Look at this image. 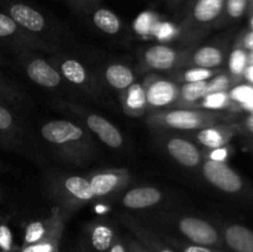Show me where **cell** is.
I'll list each match as a JSON object with an SVG mask.
<instances>
[{
    "instance_id": "cell-17",
    "label": "cell",
    "mask_w": 253,
    "mask_h": 252,
    "mask_svg": "<svg viewBox=\"0 0 253 252\" xmlns=\"http://www.w3.org/2000/svg\"><path fill=\"white\" fill-rule=\"evenodd\" d=\"M193 61L200 68L210 69L219 66L222 62V53L216 47L205 46L195 52Z\"/></svg>"
},
{
    "instance_id": "cell-22",
    "label": "cell",
    "mask_w": 253,
    "mask_h": 252,
    "mask_svg": "<svg viewBox=\"0 0 253 252\" xmlns=\"http://www.w3.org/2000/svg\"><path fill=\"white\" fill-rule=\"evenodd\" d=\"M47 234V229L46 225L43 224L42 221H34L30 222L27 225L26 230H25V236H24V241L25 245H32V244H37V242L42 241L44 240Z\"/></svg>"
},
{
    "instance_id": "cell-12",
    "label": "cell",
    "mask_w": 253,
    "mask_h": 252,
    "mask_svg": "<svg viewBox=\"0 0 253 252\" xmlns=\"http://www.w3.org/2000/svg\"><path fill=\"white\" fill-rule=\"evenodd\" d=\"M177 95L175 86L169 82L158 81L153 83L146 93L148 104L153 106H165L172 103Z\"/></svg>"
},
{
    "instance_id": "cell-20",
    "label": "cell",
    "mask_w": 253,
    "mask_h": 252,
    "mask_svg": "<svg viewBox=\"0 0 253 252\" xmlns=\"http://www.w3.org/2000/svg\"><path fill=\"white\" fill-rule=\"evenodd\" d=\"M61 71L64 78L74 84L85 83L86 77H88L85 68L76 59H67V61H64L61 66Z\"/></svg>"
},
{
    "instance_id": "cell-27",
    "label": "cell",
    "mask_w": 253,
    "mask_h": 252,
    "mask_svg": "<svg viewBox=\"0 0 253 252\" xmlns=\"http://www.w3.org/2000/svg\"><path fill=\"white\" fill-rule=\"evenodd\" d=\"M0 251H14V237L11 230L6 224H0Z\"/></svg>"
},
{
    "instance_id": "cell-40",
    "label": "cell",
    "mask_w": 253,
    "mask_h": 252,
    "mask_svg": "<svg viewBox=\"0 0 253 252\" xmlns=\"http://www.w3.org/2000/svg\"><path fill=\"white\" fill-rule=\"evenodd\" d=\"M246 126H247V128H249V130L253 133V114H251V115H250L249 118H247Z\"/></svg>"
},
{
    "instance_id": "cell-2",
    "label": "cell",
    "mask_w": 253,
    "mask_h": 252,
    "mask_svg": "<svg viewBox=\"0 0 253 252\" xmlns=\"http://www.w3.org/2000/svg\"><path fill=\"white\" fill-rule=\"evenodd\" d=\"M208 182L226 193H237L242 188V179L234 169L220 161L209 160L203 166Z\"/></svg>"
},
{
    "instance_id": "cell-9",
    "label": "cell",
    "mask_w": 253,
    "mask_h": 252,
    "mask_svg": "<svg viewBox=\"0 0 253 252\" xmlns=\"http://www.w3.org/2000/svg\"><path fill=\"white\" fill-rule=\"evenodd\" d=\"M162 199V194L158 189L152 187H140L126 193L123 204L130 209H145L157 204Z\"/></svg>"
},
{
    "instance_id": "cell-19",
    "label": "cell",
    "mask_w": 253,
    "mask_h": 252,
    "mask_svg": "<svg viewBox=\"0 0 253 252\" xmlns=\"http://www.w3.org/2000/svg\"><path fill=\"white\" fill-rule=\"evenodd\" d=\"M64 187L79 200H90L94 198L89 180L83 177H79V175H72V177L67 178L64 182Z\"/></svg>"
},
{
    "instance_id": "cell-3",
    "label": "cell",
    "mask_w": 253,
    "mask_h": 252,
    "mask_svg": "<svg viewBox=\"0 0 253 252\" xmlns=\"http://www.w3.org/2000/svg\"><path fill=\"white\" fill-rule=\"evenodd\" d=\"M178 229L185 239L200 246H214L219 242V232L210 222L198 217H184L178 224Z\"/></svg>"
},
{
    "instance_id": "cell-6",
    "label": "cell",
    "mask_w": 253,
    "mask_h": 252,
    "mask_svg": "<svg viewBox=\"0 0 253 252\" xmlns=\"http://www.w3.org/2000/svg\"><path fill=\"white\" fill-rule=\"evenodd\" d=\"M26 73L34 83L46 88H54L61 83V74L43 59H34L30 62Z\"/></svg>"
},
{
    "instance_id": "cell-24",
    "label": "cell",
    "mask_w": 253,
    "mask_h": 252,
    "mask_svg": "<svg viewBox=\"0 0 253 252\" xmlns=\"http://www.w3.org/2000/svg\"><path fill=\"white\" fill-rule=\"evenodd\" d=\"M198 140L204 146L209 148H220L225 142L224 136L221 132L215 128H204L198 133Z\"/></svg>"
},
{
    "instance_id": "cell-15",
    "label": "cell",
    "mask_w": 253,
    "mask_h": 252,
    "mask_svg": "<svg viewBox=\"0 0 253 252\" xmlns=\"http://www.w3.org/2000/svg\"><path fill=\"white\" fill-rule=\"evenodd\" d=\"M93 22L100 31L105 32L108 35H116L121 30V21L116 14H114L111 10L96 9L93 14Z\"/></svg>"
},
{
    "instance_id": "cell-14",
    "label": "cell",
    "mask_w": 253,
    "mask_h": 252,
    "mask_svg": "<svg viewBox=\"0 0 253 252\" xmlns=\"http://www.w3.org/2000/svg\"><path fill=\"white\" fill-rule=\"evenodd\" d=\"M108 83L115 89H126L133 83L135 76L128 67L123 64H111L105 71Z\"/></svg>"
},
{
    "instance_id": "cell-34",
    "label": "cell",
    "mask_w": 253,
    "mask_h": 252,
    "mask_svg": "<svg viewBox=\"0 0 253 252\" xmlns=\"http://www.w3.org/2000/svg\"><path fill=\"white\" fill-rule=\"evenodd\" d=\"M182 252H212L209 247L200 246V245H188V246L183 247Z\"/></svg>"
},
{
    "instance_id": "cell-29",
    "label": "cell",
    "mask_w": 253,
    "mask_h": 252,
    "mask_svg": "<svg viewBox=\"0 0 253 252\" xmlns=\"http://www.w3.org/2000/svg\"><path fill=\"white\" fill-rule=\"evenodd\" d=\"M20 252H57V244L52 240H42L37 244L27 245Z\"/></svg>"
},
{
    "instance_id": "cell-38",
    "label": "cell",
    "mask_w": 253,
    "mask_h": 252,
    "mask_svg": "<svg viewBox=\"0 0 253 252\" xmlns=\"http://www.w3.org/2000/svg\"><path fill=\"white\" fill-rule=\"evenodd\" d=\"M10 93H11L10 88H9V86H5L4 83H2L1 78H0V95H2V96L7 95V96H9Z\"/></svg>"
},
{
    "instance_id": "cell-37",
    "label": "cell",
    "mask_w": 253,
    "mask_h": 252,
    "mask_svg": "<svg viewBox=\"0 0 253 252\" xmlns=\"http://www.w3.org/2000/svg\"><path fill=\"white\" fill-rule=\"evenodd\" d=\"M245 46H246L247 48L253 49V31L250 32V34L245 37Z\"/></svg>"
},
{
    "instance_id": "cell-21",
    "label": "cell",
    "mask_w": 253,
    "mask_h": 252,
    "mask_svg": "<svg viewBox=\"0 0 253 252\" xmlns=\"http://www.w3.org/2000/svg\"><path fill=\"white\" fill-rule=\"evenodd\" d=\"M208 95V83L202 82H187L182 88V96L187 101H197Z\"/></svg>"
},
{
    "instance_id": "cell-43",
    "label": "cell",
    "mask_w": 253,
    "mask_h": 252,
    "mask_svg": "<svg viewBox=\"0 0 253 252\" xmlns=\"http://www.w3.org/2000/svg\"><path fill=\"white\" fill-rule=\"evenodd\" d=\"M132 252H145V251H142V250H140V249H136V247H133Z\"/></svg>"
},
{
    "instance_id": "cell-8",
    "label": "cell",
    "mask_w": 253,
    "mask_h": 252,
    "mask_svg": "<svg viewBox=\"0 0 253 252\" xmlns=\"http://www.w3.org/2000/svg\"><path fill=\"white\" fill-rule=\"evenodd\" d=\"M225 0H197L190 10V20L198 25L214 22L224 11Z\"/></svg>"
},
{
    "instance_id": "cell-36",
    "label": "cell",
    "mask_w": 253,
    "mask_h": 252,
    "mask_svg": "<svg viewBox=\"0 0 253 252\" xmlns=\"http://www.w3.org/2000/svg\"><path fill=\"white\" fill-rule=\"evenodd\" d=\"M109 252H127V250H126L125 245H124L123 242L115 241L113 242V245H111L110 249H109Z\"/></svg>"
},
{
    "instance_id": "cell-10",
    "label": "cell",
    "mask_w": 253,
    "mask_h": 252,
    "mask_svg": "<svg viewBox=\"0 0 253 252\" xmlns=\"http://www.w3.org/2000/svg\"><path fill=\"white\" fill-rule=\"evenodd\" d=\"M225 241L235 252H253V231L241 225H231L225 230Z\"/></svg>"
},
{
    "instance_id": "cell-33",
    "label": "cell",
    "mask_w": 253,
    "mask_h": 252,
    "mask_svg": "<svg viewBox=\"0 0 253 252\" xmlns=\"http://www.w3.org/2000/svg\"><path fill=\"white\" fill-rule=\"evenodd\" d=\"M229 86V79L226 76H219L212 79L210 83H208V94L220 93L224 91Z\"/></svg>"
},
{
    "instance_id": "cell-45",
    "label": "cell",
    "mask_w": 253,
    "mask_h": 252,
    "mask_svg": "<svg viewBox=\"0 0 253 252\" xmlns=\"http://www.w3.org/2000/svg\"><path fill=\"white\" fill-rule=\"evenodd\" d=\"M252 61H253V56H252Z\"/></svg>"
},
{
    "instance_id": "cell-1",
    "label": "cell",
    "mask_w": 253,
    "mask_h": 252,
    "mask_svg": "<svg viewBox=\"0 0 253 252\" xmlns=\"http://www.w3.org/2000/svg\"><path fill=\"white\" fill-rule=\"evenodd\" d=\"M0 7L26 31L41 32L46 29L47 20L43 14L27 2L19 0H0Z\"/></svg>"
},
{
    "instance_id": "cell-46",
    "label": "cell",
    "mask_w": 253,
    "mask_h": 252,
    "mask_svg": "<svg viewBox=\"0 0 253 252\" xmlns=\"http://www.w3.org/2000/svg\"><path fill=\"white\" fill-rule=\"evenodd\" d=\"M252 25H253V20H252Z\"/></svg>"
},
{
    "instance_id": "cell-4",
    "label": "cell",
    "mask_w": 253,
    "mask_h": 252,
    "mask_svg": "<svg viewBox=\"0 0 253 252\" xmlns=\"http://www.w3.org/2000/svg\"><path fill=\"white\" fill-rule=\"evenodd\" d=\"M41 135L48 142L63 145L81 140L83 130L71 121L56 120L44 124L41 128Z\"/></svg>"
},
{
    "instance_id": "cell-44",
    "label": "cell",
    "mask_w": 253,
    "mask_h": 252,
    "mask_svg": "<svg viewBox=\"0 0 253 252\" xmlns=\"http://www.w3.org/2000/svg\"><path fill=\"white\" fill-rule=\"evenodd\" d=\"M189 1H190V2H189V4H190V6H193V5H194V2L197 1V0H189Z\"/></svg>"
},
{
    "instance_id": "cell-28",
    "label": "cell",
    "mask_w": 253,
    "mask_h": 252,
    "mask_svg": "<svg viewBox=\"0 0 253 252\" xmlns=\"http://www.w3.org/2000/svg\"><path fill=\"white\" fill-rule=\"evenodd\" d=\"M247 56L241 49H236L232 52L230 57V69L234 74H241L244 72L245 66H246Z\"/></svg>"
},
{
    "instance_id": "cell-23",
    "label": "cell",
    "mask_w": 253,
    "mask_h": 252,
    "mask_svg": "<svg viewBox=\"0 0 253 252\" xmlns=\"http://www.w3.org/2000/svg\"><path fill=\"white\" fill-rule=\"evenodd\" d=\"M21 27L4 11H0V40L15 39L20 34Z\"/></svg>"
},
{
    "instance_id": "cell-31",
    "label": "cell",
    "mask_w": 253,
    "mask_h": 252,
    "mask_svg": "<svg viewBox=\"0 0 253 252\" xmlns=\"http://www.w3.org/2000/svg\"><path fill=\"white\" fill-rule=\"evenodd\" d=\"M14 127V116L0 104V132H9Z\"/></svg>"
},
{
    "instance_id": "cell-30",
    "label": "cell",
    "mask_w": 253,
    "mask_h": 252,
    "mask_svg": "<svg viewBox=\"0 0 253 252\" xmlns=\"http://www.w3.org/2000/svg\"><path fill=\"white\" fill-rule=\"evenodd\" d=\"M227 101V95L224 91H220V93H211L208 94L207 98L204 100V106L211 109H219L224 108L225 104Z\"/></svg>"
},
{
    "instance_id": "cell-16",
    "label": "cell",
    "mask_w": 253,
    "mask_h": 252,
    "mask_svg": "<svg viewBox=\"0 0 253 252\" xmlns=\"http://www.w3.org/2000/svg\"><path fill=\"white\" fill-rule=\"evenodd\" d=\"M119 180H120V178H119L118 174H114V173H100V174L94 175L89 180V183H90V188L94 197H103V195L111 193L118 187Z\"/></svg>"
},
{
    "instance_id": "cell-5",
    "label": "cell",
    "mask_w": 253,
    "mask_h": 252,
    "mask_svg": "<svg viewBox=\"0 0 253 252\" xmlns=\"http://www.w3.org/2000/svg\"><path fill=\"white\" fill-rule=\"evenodd\" d=\"M86 125L109 147L119 148L123 146L124 138L119 128L103 116L94 114L89 115L86 118Z\"/></svg>"
},
{
    "instance_id": "cell-11",
    "label": "cell",
    "mask_w": 253,
    "mask_h": 252,
    "mask_svg": "<svg viewBox=\"0 0 253 252\" xmlns=\"http://www.w3.org/2000/svg\"><path fill=\"white\" fill-rule=\"evenodd\" d=\"M145 61L151 68L166 71L172 68L173 64L175 63L177 52L165 44H156L146 51Z\"/></svg>"
},
{
    "instance_id": "cell-32",
    "label": "cell",
    "mask_w": 253,
    "mask_h": 252,
    "mask_svg": "<svg viewBox=\"0 0 253 252\" xmlns=\"http://www.w3.org/2000/svg\"><path fill=\"white\" fill-rule=\"evenodd\" d=\"M211 77V71L205 68H195L190 69L185 73L184 78L187 82H202L207 81L208 78Z\"/></svg>"
},
{
    "instance_id": "cell-42",
    "label": "cell",
    "mask_w": 253,
    "mask_h": 252,
    "mask_svg": "<svg viewBox=\"0 0 253 252\" xmlns=\"http://www.w3.org/2000/svg\"><path fill=\"white\" fill-rule=\"evenodd\" d=\"M247 78L251 79V81L253 82V67H251V68L247 71Z\"/></svg>"
},
{
    "instance_id": "cell-41",
    "label": "cell",
    "mask_w": 253,
    "mask_h": 252,
    "mask_svg": "<svg viewBox=\"0 0 253 252\" xmlns=\"http://www.w3.org/2000/svg\"><path fill=\"white\" fill-rule=\"evenodd\" d=\"M182 1L183 0H168V4H169L170 6H178Z\"/></svg>"
},
{
    "instance_id": "cell-26",
    "label": "cell",
    "mask_w": 253,
    "mask_h": 252,
    "mask_svg": "<svg viewBox=\"0 0 253 252\" xmlns=\"http://www.w3.org/2000/svg\"><path fill=\"white\" fill-rule=\"evenodd\" d=\"M232 98L236 99V100L241 101L246 105V108L252 109L253 110V89L250 88L247 85H241L237 86L232 90L231 93Z\"/></svg>"
},
{
    "instance_id": "cell-13",
    "label": "cell",
    "mask_w": 253,
    "mask_h": 252,
    "mask_svg": "<svg viewBox=\"0 0 253 252\" xmlns=\"http://www.w3.org/2000/svg\"><path fill=\"white\" fill-rule=\"evenodd\" d=\"M165 123L173 128L193 130L199 127L202 118L199 114L189 110H173L165 115Z\"/></svg>"
},
{
    "instance_id": "cell-7",
    "label": "cell",
    "mask_w": 253,
    "mask_h": 252,
    "mask_svg": "<svg viewBox=\"0 0 253 252\" xmlns=\"http://www.w3.org/2000/svg\"><path fill=\"white\" fill-rule=\"evenodd\" d=\"M167 151L172 158L185 167H195L200 162V153L197 146L183 138H172L168 141Z\"/></svg>"
},
{
    "instance_id": "cell-35",
    "label": "cell",
    "mask_w": 253,
    "mask_h": 252,
    "mask_svg": "<svg viewBox=\"0 0 253 252\" xmlns=\"http://www.w3.org/2000/svg\"><path fill=\"white\" fill-rule=\"evenodd\" d=\"M225 158H226V150H225V148H215L214 152L211 153V160L214 161H220V162H222Z\"/></svg>"
},
{
    "instance_id": "cell-39",
    "label": "cell",
    "mask_w": 253,
    "mask_h": 252,
    "mask_svg": "<svg viewBox=\"0 0 253 252\" xmlns=\"http://www.w3.org/2000/svg\"><path fill=\"white\" fill-rule=\"evenodd\" d=\"M73 2L78 5H89V4H95L99 0H72Z\"/></svg>"
},
{
    "instance_id": "cell-18",
    "label": "cell",
    "mask_w": 253,
    "mask_h": 252,
    "mask_svg": "<svg viewBox=\"0 0 253 252\" xmlns=\"http://www.w3.org/2000/svg\"><path fill=\"white\" fill-rule=\"evenodd\" d=\"M91 245L98 252L109 251L114 242V231L110 226L104 224H99L94 226L90 235Z\"/></svg>"
},
{
    "instance_id": "cell-25",
    "label": "cell",
    "mask_w": 253,
    "mask_h": 252,
    "mask_svg": "<svg viewBox=\"0 0 253 252\" xmlns=\"http://www.w3.org/2000/svg\"><path fill=\"white\" fill-rule=\"evenodd\" d=\"M247 4L249 0H225L224 9L226 10L227 16L231 19H239L246 11Z\"/></svg>"
}]
</instances>
